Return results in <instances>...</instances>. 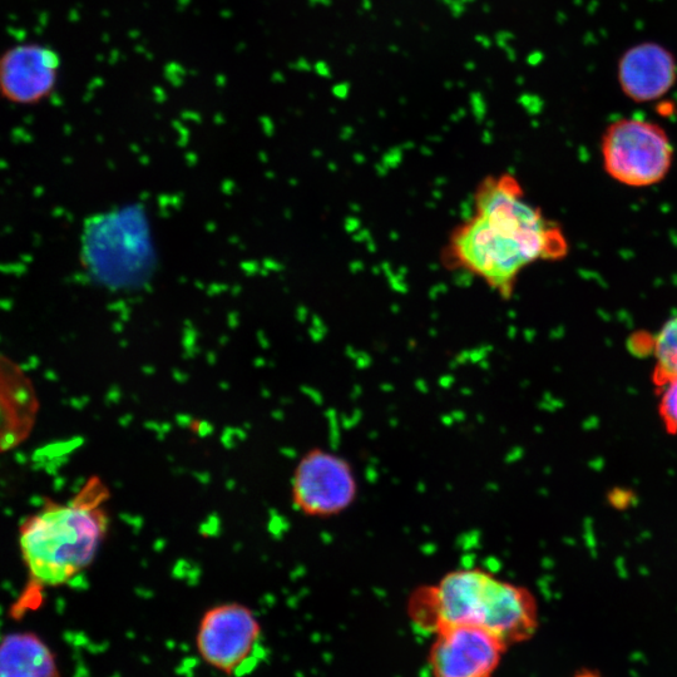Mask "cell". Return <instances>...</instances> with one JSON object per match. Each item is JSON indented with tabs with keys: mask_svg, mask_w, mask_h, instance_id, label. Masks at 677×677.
<instances>
[{
	"mask_svg": "<svg viewBox=\"0 0 677 677\" xmlns=\"http://www.w3.org/2000/svg\"><path fill=\"white\" fill-rule=\"evenodd\" d=\"M538 625L536 596L526 587L494 576L479 626L510 647L532 639Z\"/></svg>",
	"mask_w": 677,
	"mask_h": 677,
	"instance_id": "ba28073f",
	"label": "cell"
},
{
	"mask_svg": "<svg viewBox=\"0 0 677 677\" xmlns=\"http://www.w3.org/2000/svg\"><path fill=\"white\" fill-rule=\"evenodd\" d=\"M651 352L655 359L652 384L659 390L677 379V315L667 320L654 336Z\"/></svg>",
	"mask_w": 677,
	"mask_h": 677,
	"instance_id": "7c38bea8",
	"label": "cell"
},
{
	"mask_svg": "<svg viewBox=\"0 0 677 677\" xmlns=\"http://www.w3.org/2000/svg\"><path fill=\"white\" fill-rule=\"evenodd\" d=\"M56 656L33 632H17L0 641V677H58Z\"/></svg>",
	"mask_w": 677,
	"mask_h": 677,
	"instance_id": "8fae6325",
	"label": "cell"
},
{
	"mask_svg": "<svg viewBox=\"0 0 677 677\" xmlns=\"http://www.w3.org/2000/svg\"><path fill=\"white\" fill-rule=\"evenodd\" d=\"M39 410L36 388L21 365L0 354V453L31 436Z\"/></svg>",
	"mask_w": 677,
	"mask_h": 677,
	"instance_id": "9c48e42d",
	"label": "cell"
},
{
	"mask_svg": "<svg viewBox=\"0 0 677 677\" xmlns=\"http://www.w3.org/2000/svg\"><path fill=\"white\" fill-rule=\"evenodd\" d=\"M59 57L51 48L18 46L0 56V95L17 105H36L56 88Z\"/></svg>",
	"mask_w": 677,
	"mask_h": 677,
	"instance_id": "52a82bcc",
	"label": "cell"
},
{
	"mask_svg": "<svg viewBox=\"0 0 677 677\" xmlns=\"http://www.w3.org/2000/svg\"><path fill=\"white\" fill-rule=\"evenodd\" d=\"M601 152L607 175L636 189L660 184L674 162V147L664 128L639 118L611 123L602 137Z\"/></svg>",
	"mask_w": 677,
	"mask_h": 677,
	"instance_id": "3957f363",
	"label": "cell"
},
{
	"mask_svg": "<svg viewBox=\"0 0 677 677\" xmlns=\"http://www.w3.org/2000/svg\"><path fill=\"white\" fill-rule=\"evenodd\" d=\"M508 646L477 625H453L434 634L428 667L437 677H488L501 665Z\"/></svg>",
	"mask_w": 677,
	"mask_h": 677,
	"instance_id": "8992f818",
	"label": "cell"
},
{
	"mask_svg": "<svg viewBox=\"0 0 677 677\" xmlns=\"http://www.w3.org/2000/svg\"><path fill=\"white\" fill-rule=\"evenodd\" d=\"M659 417L667 434L677 437V379L657 390Z\"/></svg>",
	"mask_w": 677,
	"mask_h": 677,
	"instance_id": "4fadbf2b",
	"label": "cell"
},
{
	"mask_svg": "<svg viewBox=\"0 0 677 677\" xmlns=\"http://www.w3.org/2000/svg\"><path fill=\"white\" fill-rule=\"evenodd\" d=\"M260 637L261 626L249 607L226 604L202 617L197 649L207 664L232 675L254 657Z\"/></svg>",
	"mask_w": 677,
	"mask_h": 677,
	"instance_id": "5b68a950",
	"label": "cell"
},
{
	"mask_svg": "<svg viewBox=\"0 0 677 677\" xmlns=\"http://www.w3.org/2000/svg\"><path fill=\"white\" fill-rule=\"evenodd\" d=\"M454 258L502 294L511 293L518 274L537 260L567 254V241L558 227L520 231L476 215L453 236Z\"/></svg>",
	"mask_w": 677,
	"mask_h": 677,
	"instance_id": "7a4b0ae2",
	"label": "cell"
},
{
	"mask_svg": "<svg viewBox=\"0 0 677 677\" xmlns=\"http://www.w3.org/2000/svg\"><path fill=\"white\" fill-rule=\"evenodd\" d=\"M108 496L101 479L92 477L71 502L46 499L24 520L19 543L29 573L26 607L29 600L37 605L42 588L66 585L95 561L107 535Z\"/></svg>",
	"mask_w": 677,
	"mask_h": 677,
	"instance_id": "6da1fadb",
	"label": "cell"
},
{
	"mask_svg": "<svg viewBox=\"0 0 677 677\" xmlns=\"http://www.w3.org/2000/svg\"><path fill=\"white\" fill-rule=\"evenodd\" d=\"M357 496V476L347 459L319 448L301 458L293 479V501L299 511L333 517L352 507Z\"/></svg>",
	"mask_w": 677,
	"mask_h": 677,
	"instance_id": "277c9868",
	"label": "cell"
},
{
	"mask_svg": "<svg viewBox=\"0 0 677 677\" xmlns=\"http://www.w3.org/2000/svg\"><path fill=\"white\" fill-rule=\"evenodd\" d=\"M676 79V59L660 44H639L620 59V86L632 101H655L674 87Z\"/></svg>",
	"mask_w": 677,
	"mask_h": 677,
	"instance_id": "30bf717a",
	"label": "cell"
}]
</instances>
